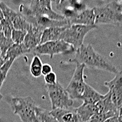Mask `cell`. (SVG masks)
I'll return each instance as SVG.
<instances>
[{"mask_svg":"<svg viewBox=\"0 0 122 122\" xmlns=\"http://www.w3.org/2000/svg\"><path fill=\"white\" fill-rule=\"evenodd\" d=\"M75 52L74 57L69 60L68 62L84 64L86 67L89 69L103 70L116 74L118 73L116 66L98 53L89 44H83Z\"/></svg>","mask_w":122,"mask_h":122,"instance_id":"cell-1","label":"cell"},{"mask_svg":"<svg viewBox=\"0 0 122 122\" xmlns=\"http://www.w3.org/2000/svg\"><path fill=\"white\" fill-rule=\"evenodd\" d=\"M95 25L122 24V2L113 1L93 8Z\"/></svg>","mask_w":122,"mask_h":122,"instance_id":"cell-2","label":"cell"},{"mask_svg":"<svg viewBox=\"0 0 122 122\" xmlns=\"http://www.w3.org/2000/svg\"><path fill=\"white\" fill-rule=\"evenodd\" d=\"M52 1L48 0H33L27 6L20 5V13H21L25 18L32 16H44L56 21L67 20L59 14V13L54 12L51 6Z\"/></svg>","mask_w":122,"mask_h":122,"instance_id":"cell-3","label":"cell"},{"mask_svg":"<svg viewBox=\"0 0 122 122\" xmlns=\"http://www.w3.org/2000/svg\"><path fill=\"white\" fill-rule=\"evenodd\" d=\"M15 114H17L22 122H37V106L31 97H15L8 100Z\"/></svg>","mask_w":122,"mask_h":122,"instance_id":"cell-4","label":"cell"},{"mask_svg":"<svg viewBox=\"0 0 122 122\" xmlns=\"http://www.w3.org/2000/svg\"><path fill=\"white\" fill-rule=\"evenodd\" d=\"M97 28V25H70L63 32L61 40L71 45L75 50H77L82 45L85 36L92 30Z\"/></svg>","mask_w":122,"mask_h":122,"instance_id":"cell-5","label":"cell"},{"mask_svg":"<svg viewBox=\"0 0 122 122\" xmlns=\"http://www.w3.org/2000/svg\"><path fill=\"white\" fill-rule=\"evenodd\" d=\"M46 89L51 102L52 110L72 107L74 100L70 98L66 89L57 82L55 85H46Z\"/></svg>","mask_w":122,"mask_h":122,"instance_id":"cell-6","label":"cell"},{"mask_svg":"<svg viewBox=\"0 0 122 122\" xmlns=\"http://www.w3.org/2000/svg\"><path fill=\"white\" fill-rule=\"evenodd\" d=\"M76 50L71 45L63 40H57L39 45L33 49L31 53L34 54L35 56L49 55L51 58H53L56 54H68Z\"/></svg>","mask_w":122,"mask_h":122,"instance_id":"cell-7","label":"cell"},{"mask_svg":"<svg viewBox=\"0 0 122 122\" xmlns=\"http://www.w3.org/2000/svg\"><path fill=\"white\" fill-rule=\"evenodd\" d=\"M84 64H76L72 78L67 86L66 90L72 99H81L84 92L86 83L84 78Z\"/></svg>","mask_w":122,"mask_h":122,"instance_id":"cell-8","label":"cell"},{"mask_svg":"<svg viewBox=\"0 0 122 122\" xmlns=\"http://www.w3.org/2000/svg\"><path fill=\"white\" fill-rule=\"evenodd\" d=\"M0 9L4 14V18L7 19L13 25V29L28 31L31 28L32 25L25 19L21 13L13 10L2 1H0Z\"/></svg>","mask_w":122,"mask_h":122,"instance_id":"cell-9","label":"cell"},{"mask_svg":"<svg viewBox=\"0 0 122 122\" xmlns=\"http://www.w3.org/2000/svg\"><path fill=\"white\" fill-rule=\"evenodd\" d=\"M105 86L109 88L112 101L119 110L122 108V71L117 73L112 80L105 82Z\"/></svg>","mask_w":122,"mask_h":122,"instance_id":"cell-10","label":"cell"},{"mask_svg":"<svg viewBox=\"0 0 122 122\" xmlns=\"http://www.w3.org/2000/svg\"><path fill=\"white\" fill-rule=\"evenodd\" d=\"M51 113L58 122H82L76 108L56 109L51 110Z\"/></svg>","mask_w":122,"mask_h":122,"instance_id":"cell-11","label":"cell"},{"mask_svg":"<svg viewBox=\"0 0 122 122\" xmlns=\"http://www.w3.org/2000/svg\"><path fill=\"white\" fill-rule=\"evenodd\" d=\"M43 32L44 30L33 25H32L31 28L27 31L23 44L27 49L31 51V52L35 47L40 45Z\"/></svg>","mask_w":122,"mask_h":122,"instance_id":"cell-12","label":"cell"},{"mask_svg":"<svg viewBox=\"0 0 122 122\" xmlns=\"http://www.w3.org/2000/svg\"><path fill=\"white\" fill-rule=\"evenodd\" d=\"M95 13L93 8H87L85 10L78 13L77 15L70 20H68L70 25H95Z\"/></svg>","mask_w":122,"mask_h":122,"instance_id":"cell-13","label":"cell"},{"mask_svg":"<svg viewBox=\"0 0 122 122\" xmlns=\"http://www.w3.org/2000/svg\"><path fill=\"white\" fill-rule=\"evenodd\" d=\"M55 27V28H50L44 30L40 45L52 41H57L61 40L62 35L66 28L67 27Z\"/></svg>","mask_w":122,"mask_h":122,"instance_id":"cell-14","label":"cell"},{"mask_svg":"<svg viewBox=\"0 0 122 122\" xmlns=\"http://www.w3.org/2000/svg\"><path fill=\"white\" fill-rule=\"evenodd\" d=\"M105 95H101L91 86L86 83L84 92L81 96V99L83 100L84 103L86 104L96 105L102 99H103L105 98Z\"/></svg>","mask_w":122,"mask_h":122,"instance_id":"cell-15","label":"cell"},{"mask_svg":"<svg viewBox=\"0 0 122 122\" xmlns=\"http://www.w3.org/2000/svg\"><path fill=\"white\" fill-rule=\"evenodd\" d=\"M77 113L82 122H88L93 115L98 114L96 105H90L83 103L80 107L76 108Z\"/></svg>","mask_w":122,"mask_h":122,"instance_id":"cell-16","label":"cell"},{"mask_svg":"<svg viewBox=\"0 0 122 122\" xmlns=\"http://www.w3.org/2000/svg\"><path fill=\"white\" fill-rule=\"evenodd\" d=\"M27 53H31V51L27 49L24 44H13L9 49L6 54V59L9 60H15L16 58L25 54Z\"/></svg>","mask_w":122,"mask_h":122,"instance_id":"cell-17","label":"cell"},{"mask_svg":"<svg viewBox=\"0 0 122 122\" xmlns=\"http://www.w3.org/2000/svg\"><path fill=\"white\" fill-rule=\"evenodd\" d=\"M37 122H58L51 114V111L40 107L37 108Z\"/></svg>","mask_w":122,"mask_h":122,"instance_id":"cell-18","label":"cell"},{"mask_svg":"<svg viewBox=\"0 0 122 122\" xmlns=\"http://www.w3.org/2000/svg\"><path fill=\"white\" fill-rule=\"evenodd\" d=\"M42 66H43V64L39 57L35 56L32 60V62L30 64V67L31 74L35 78H38L40 76H41L42 75L41 73Z\"/></svg>","mask_w":122,"mask_h":122,"instance_id":"cell-19","label":"cell"},{"mask_svg":"<svg viewBox=\"0 0 122 122\" xmlns=\"http://www.w3.org/2000/svg\"><path fill=\"white\" fill-rule=\"evenodd\" d=\"M13 44H14V42H13L11 39L6 37L2 32L0 33V53L3 57H4L6 59V54L7 51Z\"/></svg>","mask_w":122,"mask_h":122,"instance_id":"cell-20","label":"cell"},{"mask_svg":"<svg viewBox=\"0 0 122 122\" xmlns=\"http://www.w3.org/2000/svg\"><path fill=\"white\" fill-rule=\"evenodd\" d=\"M117 114L109 112V113H100V114H96L93 115L88 122H105L112 117L117 116Z\"/></svg>","mask_w":122,"mask_h":122,"instance_id":"cell-21","label":"cell"},{"mask_svg":"<svg viewBox=\"0 0 122 122\" xmlns=\"http://www.w3.org/2000/svg\"><path fill=\"white\" fill-rule=\"evenodd\" d=\"M27 31L13 29L11 35V40L15 44H23Z\"/></svg>","mask_w":122,"mask_h":122,"instance_id":"cell-22","label":"cell"},{"mask_svg":"<svg viewBox=\"0 0 122 122\" xmlns=\"http://www.w3.org/2000/svg\"><path fill=\"white\" fill-rule=\"evenodd\" d=\"M0 23L1 25L2 28V33H4V36L7 38L11 39V35H12L13 27V25L6 18H4Z\"/></svg>","mask_w":122,"mask_h":122,"instance_id":"cell-23","label":"cell"},{"mask_svg":"<svg viewBox=\"0 0 122 122\" xmlns=\"http://www.w3.org/2000/svg\"><path fill=\"white\" fill-rule=\"evenodd\" d=\"M13 61L14 60H9L3 66L0 68V89L3 85L4 81H5L6 78L7 73L10 70Z\"/></svg>","mask_w":122,"mask_h":122,"instance_id":"cell-24","label":"cell"},{"mask_svg":"<svg viewBox=\"0 0 122 122\" xmlns=\"http://www.w3.org/2000/svg\"><path fill=\"white\" fill-rule=\"evenodd\" d=\"M44 80L45 82L46 83V85H55L58 81H57V77H56V74L54 72H51L49 73L48 75L44 76Z\"/></svg>","mask_w":122,"mask_h":122,"instance_id":"cell-25","label":"cell"},{"mask_svg":"<svg viewBox=\"0 0 122 122\" xmlns=\"http://www.w3.org/2000/svg\"><path fill=\"white\" fill-rule=\"evenodd\" d=\"M53 72V70H52V67L51 65H49L48 64H43V66H42V71H41V73L42 75H44V76L48 75L49 73Z\"/></svg>","mask_w":122,"mask_h":122,"instance_id":"cell-26","label":"cell"},{"mask_svg":"<svg viewBox=\"0 0 122 122\" xmlns=\"http://www.w3.org/2000/svg\"><path fill=\"white\" fill-rule=\"evenodd\" d=\"M6 62H7V61L6 60V59H5L4 57H3L2 55H1V53H0V68H1V66H3Z\"/></svg>","mask_w":122,"mask_h":122,"instance_id":"cell-27","label":"cell"},{"mask_svg":"<svg viewBox=\"0 0 122 122\" xmlns=\"http://www.w3.org/2000/svg\"><path fill=\"white\" fill-rule=\"evenodd\" d=\"M105 122H119V120H118V116L112 117V118L107 119V121H105Z\"/></svg>","mask_w":122,"mask_h":122,"instance_id":"cell-28","label":"cell"},{"mask_svg":"<svg viewBox=\"0 0 122 122\" xmlns=\"http://www.w3.org/2000/svg\"><path fill=\"white\" fill-rule=\"evenodd\" d=\"M4 18V14H3V13H2V12H1V9H0V22H1Z\"/></svg>","mask_w":122,"mask_h":122,"instance_id":"cell-29","label":"cell"},{"mask_svg":"<svg viewBox=\"0 0 122 122\" xmlns=\"http://www.w3.org/2000/svg\"><path fill=\"white\" fill-rule=\"evenodd\" d=\"M2 99H3V95H1V94L0 93V101H1V100Z\"/></svg>","mask_w":122,"mask_h":122,"instance_id":"cell-30","label":"cell"},{"mask_svg":"<svg viewBox=\"0 0 122 122\" xmlns=\"http://www.w3.org/2000/svg\"><path fill=\"white\" fill-rule=\"evenodd\" d=\"M2 32V28H1V25L0 23V33H1Z\"/></svg>","mask_w":122,"mask_h":122,"instance_id":"cell-31","label":"cell"},{"mask_svg":"<svg viewBox=\"0 0 122 122\" xmlns=\"http://www.w3.org/2000/svg\"></svg>","mask_w":122,"mask_h":122,"instance_id":"cell-32","label":"cell"}]
</instances>
